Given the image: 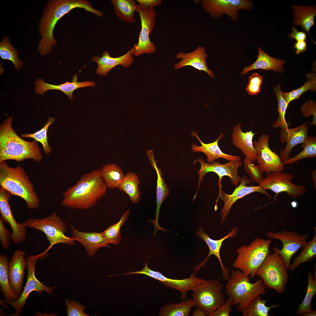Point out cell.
<instances>
[{
	"mask_svg": "<svg viewBox=\"0 0 316 316\" xmlns=\"http://www.w3.org/2000/svg\"><path fill=\"white\" fill-rule=\"evenodd\" d=\"M80 8L92 13L99 17L103 13L93 8L85 0H50L47 1L43 15L39 23L38 30L42 38L39 42L37 50L42 55L50 52L56 42L53 36L54 28L58 21L74 8Z\"/></svg>",
	"mask_w": 316,
	"mask_h": 316,
	"instance_id": "1",
	"label": "cell"
},
{
	"mask_svg": "<svg viewBox=\"0 0 316 316\" xmlns=\"http://www.w3.org/2000/svg\"><path fill=\"white\" fill-rule=\"evenodd\" d=\"M107 188L100 170L95 169L83 174L76 184L63 193L61 204L70 208L88 209L105 195Z\"/></svg>",
	"mask_w": 316,
	"mask_h": 316,
	"instance_id": "2",
	"label": "cell"
},
{
	"mask_svg": "<svg viewBox=\"0 0 316 316\" xmlns=\"http://www.w3.org/2000/svg\"><path fill=\"white\" fill-rule=\"evenodd\" d=\"M13 119L8 117L0 126V162L8 160L19 162L29 159L40 162L42 155L37 142L25 141L17 135L12 126Z\"/></svg>",
	"mask_w": 316,
	"mask_h": 316,
	"instance_id": "3",
	"label": "cell"
},
{
	"mask_svg": "<svg viewBox=\"0 0 316 316\" xmlns=\"http://www.w3.org/2000/svg\"><path fill=\"white\" fill-rule=\"evenodd\" d=\"M0 186L13 195L19 196L26 202L27 207L35 209L39 206L38 196L34 185L24 169L20 165L9 166L5 162H0Z\"/></svg>",
	"mask_w": 316,
	"mask_h": 316,
	"instance_id": "4",
	"label": "cell"
},
{
	"mask_svg": "<svg viewBox=\"0 0 316 316\" xmlns=\"http://www.w3.org/2000/svg\"><path fill=\"white\" fill-rule=\"evenodd\" d=\"M250 276L242 271L233 270L226 285V292L232 299L237 310L241 311L255 297L265 294L266 286L261 278L254 283L250 281Z\"/></svg>",
	"mask_w": 316,
	"mask_h": 316,
	"instance_id": "5",
	"label": "cell"
},
{
	"mask_svg": "<svg viewBox=\"0 0 316 316\" xmlns=\"http://www.w3.org/2000/svg\"><path fill=\"white\" fill-rule=\"evenodd\" d=\"M272 239H260L258 237L247 246L242 245L237 249V258L232 266L240 269L251 279L266 257L270 253L269 246Z\"/></svg>",
	"mask_w": 316,
	"mask_h": 316,
	"instance_id": "6",
	"label": "cell"
},
{
	"mask_svg": "<svg viewBox=\"0 0 316 316\" xmlns=\"http://www.w3.org/2000/svg\"><path fill=\"white\" fill-rule=\"evenodd\" d=\"M288 270L282 257L274 251L266 257L256 274L262 279L266 288L282 293L288 281Z\"/></svg>",
	"mask_w": 316,
	"mask_h": 316,
	"instance_id": "7",
	"label": "cell"
},
{
	"mask_svg": "<svg viewBox=\"0 0 316 316\" xmlns=\"http://www.w3.org/2000/svg\"><path fill=\"white\" fill-rule=\"evenodd\" d=\"M24 222L26 226L41 231L46 236L50 245L41 253L42 255L47 254L48 251L57 244L62 243L69 245L75 244V241L72 237L65 234L66 230V224L56 213L40 219L29 218Z\"/></svg>",
	"mask_w": 316,
	"mask_h": 316,
	"instance_id": "8",
	"label": "cell"
},
{
	"mask_svg": "<svg viewBox=\"0 0 316 316\" xmlns=\"http://www.w3.org/2000/svg\"><path fill=\"white\" fill-rule=\"evenodd\" d=\"M223 285L216 279L205 280L193 288L192 298L195 306L202 308L208 316L225 302Z\"/></svg>",
	"mask_w": 316,
	"mask_h": 316,
	"instance_id": "9",
	"label": "cell"
},
{
	"mask_svg": "<svg viewBox=\"0 0 316 316\" xmlns=\"http://www.w3.org/2000/svg\"><path fill=\"white\" fill-rule=\"evenodd\" d=\"M201 5L212 18H219L224 14L234 21L239 20L238 11L251 10L254 6L252 1L247 0H201Z\"/></svg>",
	"mask_w": 316,
	"mask_h": 316,
	"instance_id": "10",
	"label": "cell"
},
{
	"mask_svg": "<svg viewBox=\"0 0 316 316\" xmlns=\"http://www.w3.org/2000/svg\"><path fill=\"white\" fill-rule=\"evenodd\" d=\"M40 258L37 255L28 256L26 259L28 269L27 279L23 292L18 300L11 301L5 300V302L12 306L15 310L14 316H18L21 312L27 298L30 294L33 291L41 293L43 291L46 292L50 295L53 294L54 288L46 286L39 281L35 275V267L37 260Z\"/></svg>",
	"mask_w": 316,
	"mask_h": 316,
	"instance_id": "11",
	"label": "cell"
},
{
	"mask_svg": "<svg viewBox=\"0 0 316 316\" xmlns=\"http://www.w3.org/2000/svg\"><path fill=\"white\" fill-rule=\"evenodd\" d=\"M294 177L293 175L282 171L272 172L263 178L259 185L265 190L276 193V197L279 193L285 192L289 197L295 199L304 194L306 188L303 186L293 184L291 180Z\"/></svg>",
	"mask_w": 316,
	"mask_h": 316,
	"instance_id": "12",
	"label": "cell"
},
{
	"mask_svg": "<svg viewBox=\"0 0 316 316\" xmlns=\"http://www.w3.org/2000/svg\"><path fill=\"white\" fill-rule=\"evenodd\" d=\"M136 11L140 17L141 29L138 43L134 45V55L139 56L144 54H150L156 50L155 45L150 39V35L154 28L157 13L154 8H146L137 4Z\"/></svg>",
	"mask_w": 316,
	"mask_h": 316,
	"instance_id": "13",
	"label": "cell"
},
{
	"mask_svg": "<svg viewBox=\"0 0 316 316\" xmlns=\"http://www.w3.org/2000/svg\"><path fill=\"white\" fill-rule=\"evenodd\" d=\"M266 234L270 238L279 239L282 243L281 249L279 250L275 246L273 250L282 257L288 270L291 258L305 244L309 236L308 234L300 235L294 231L286 230L275 232L270 231L267 232Z\"/></svg>",
	"mask_w": 316,
	"mask_h": 316,
	"instance_id": "14",
	"label": "cell"
},
{
	"mask_svg": "<svg viewBox=\"0 0 316 316\" xmlns=\"http://www.w3.org/2000/svg\"><path fill=\"white\" fill-rule=\"evenodd\" d=\"M200 164L201 167L200 170L197 171L199 174V180L197 190L193 199L194 200L196 197L204 177L208 172H213L217 174L219 179L218 186L220 187L221 186V178L224 176H229L232 184L236 186H237L239 183L241 182V178L238 174V169L242 164L241 160L230 161L224 164L215 161L212 163L208 164L205 162L201 158H198L196 160Z\"/></svg>",
	"mask_w": 316,
	"mask_h": 316,
	"instance_id": "15",
	"label": "cell"
},
{
	"mask_svg": "<svg viewBox=\"0 0 316 316\" xmlns=\"http://www.w3.org/2000/svg\"><path fill=\"white\" fill-rule=\"evenodd\" d=\"M269 135L264 134L257 141L255 140L253 143L257 154V163L263 172L266 173L267 175L272 172L282 171L285 169L279 155L269 148Z\"/></svg>",
	"mask_w": 316,
	"mask_h": 316,
	"instance_id": "16",
	"label": "cell"
},
{
	"mask_svg": "<svg viewBox=\"0 0 316 316\" xmlns=\"http://www.w3.org/2000/svg\"><path fill=\"white\" fill-rule=\"evenodd\" d=\"M128 274H142L159 281L165 286L177 290L181 294L182 300H186L188 291L195 286L204 282L206 280L197 277L193 273L188 278L183 279H175L167 278L158 271L151 269L145 262L144 268L141 271L128 272Z\"/></svg>",
	"mask_w": 316,
	"mask_h": 316,
	"instance_id": "17",
	"label": "cell"
},
{
	"mask_svg": "<svg viewBox=\"0 0 316 316\" xmlns=\"http://www.w3.org/2000/svg\"><path fill=\"white\" fill-rule=\"evenodd\" d=\"M252 181L251 180L249 179L245 175H244L241 178L240 184L236 188L231 194H228L220 189L218 198H220L224 203L221 211L220 223L221 225L224 223L225 220L232 206L238 199L255 192L264 194L269 199L272 198L266 190L262 189L260 185L257 186L253 185L248 186L246 185L250 184Z\"/></svg>",
	"mask_w": 316,
	"mask_h": 316,
	"instance_id": "18",
	"label": "cell"
},
{
	"mask_svg": "<svg viewBox=\"0 0 316 316\" xmlns=\"http://www.w3.org/2000/svg\"><path fill=\"white\" fill-rule=\"evenodd\" d=\"M12 194L7 190L1 188L0 189V216L5 222L9 224L12 230L11 239L16 244L23 242L26 238L25 224L18 223L15 219L12 213L9 201Z\"/></svg>",
	"mask_w": 316,
	"mask_h": 316,
	"instance_id": "19",
	"label": "cell"
},
{
	"mask_svg": "<svg viewBox=\"0 0 316 316\" xmlns=\"http://www.w3.org/2000/svg\"><path fill=\"white\" fill-rule=\"evenodd\" d=\"M238 228H233L231 231L222 238L215 240L211 239L204 232L201 227L197 231L196 235L202 239L207 245L209 250L208 255L205 259L198 263L194 268V273H195L203 267L207 262L208 258L212 255H213L218 259L222 272V279L225 281L228 280L230 277L229 269L223 265L220 254V249L223 241L226 239L236 237L238 233Z\"/></svg>",
	"mask_w": 316,
	"mask_h": 316,
	"instance_id": "20",
	"label": "cell"
},
{
	"mask_svg": "<svg viewBox=\"0 0 316 316\" xmlns=\"http://www.w3.org/2000/svg\"><path fill=\"white\" fill-rule=\"evenodd\" d=\"M309 121L297 127L289 128H284L281 129L280 135V142L281 144L286 143L285 148L282 149L279 154L282 162H284L289 158V154L292 148L296 145L302 143L307 136V133L309 126H307Z\"/></svg>",
	"mask_w": 316,
	"mask_h": 316,
	"instance_id": "21",
	"label": "cell"
},
{
	"mask_svg": "<svg viewBox=\"0 0 316 316\" xmlns=\"http://www.w3.org/2000/svg\"><path fill=\"white\" fill-rule=\"evenodd\" d=\"M208 55L205 52V48L201 45L198 46L195 50L190 52L185 53L180 51L176 54V57L181 60L174 64V68L177 70L190 66L200 71H204L211 77L214 78L213 72L208 68L206 64Z\"/></svg>",
	"mask_w": 316,
	"mask_h": 316,
	"instance_id": "22",
	"label": "cell"
},
{
	"mask_svg": "<svg viewBox=\"0 0 316 316\" xmlns=\"http://www.w3.org/2000/svg\"><path fill=\"white\" fill-rule=\"evenodd\" d=\"M134 45L125 54L117 57H111L109 52L107 51H104L100 57L96 56H92V60L96 62L98 65L96 73L105 76L110 70L118 65H120L125 68H128L134 61L133 55L134 54Z\"/></svg>",
	"mask_w": 316,
	"mask_h": 316,
	"instance_id": "23",
	"label": "cell"
},
{
	"mask_svg": "<svg viewBox=\"0 0 316 316\" xmlns=\"http://www.w3.org/2000/svg\"><path fill=\"white\" fill-rule=\"evenodd\" d=\"M241 123L238 122L232 129V144L240 149L245 158L253 163L257 159V154L253 144V139L256 133L252 130L243 132L241 129Z\"/></svg>",
	"mask_w": 316,
	"mask_h": 316,
	"instance_id": "24",
	"label": "cell"
},
{
	"mask_svg": "<svg viewBox=\"0 0 316 316\" xmlns=\"http://www.w3.org/2000/svg\"><path fill=\"white\" fill-rule=\"evenodd\" d=\"M71 228L72 234L71 237L84 247L90 257L95 255L99 248L103 247H110L107 242L102 232L80 231L76 229L72 225H71Z\"/></svg>",
	"mask_w": 316,
	"mask_h": 316,
	"instance_id": "25",
	"label": "cell"
},
{
	"mask_svg": "<svg viewBox=\"0 0 316 316\" xmlns=\"http://www.w3.org/2000/svg\"><path fill=\"white\" fill-rule=\"evenodd\" d=\"M25 253L15 251L9 262L8 276L10 285L13 291L19 295L22 290V285L26 264Z\"/></svg>",
	"mask_w": 316,
	"mask_h": 316,
	"instance_id": "26",
	"label": "cell"
},
{
	"mask_svg": "<svg viewBox=\"0 0 316 316\" xmlns=\"http://www.w3.org/2000/svg\"><path fill=\"white\" fill-rule=\"evenodd\" d=\"M72 80L71 82L67 81L60 85H54L47 83L43 79L38 78L35 82V92L38 94L42 95L49 90H58L63 92L70 100H72L73 93L76 89L85 87H94L96 85V83L93 81L78 82L77 74L74 75Z\"/></svg>",
	"mask_w": 316,
	"mask_h": 316,
	"instance_id": "27",
	"label": "cell"
},
{
	"mask_svg": "<svg viewBox=\"0 0 316 316\" xmlns=\"http://www.w3.org/2000/svg\"><path fill=\"white\" fill-rule=\"evenodd\" d=\"M192 134L197 138L201 145L199 146L192 144L191 150L193 152H201L205 154L207 156V163H212L215 160L221 158L229 161L241 160L240 156L225 154L221 151L219 146L218 143L219 140L224 137V134L223 133H220L218 137L214 142L208 144H205L202 142L196 132H193Z\"/></svg>",
	"mask_w": 316,
	"mask_h": 316,
	"instance_id": "28",
	"label": "cell"
},
{
	"mask_svg": "<svg viewBox=\"0 0 316 316\" xmlns=\"http://www.w3.org/2000/svg\"><path fill=\"white\" fill-rule=\"evenodd\" d=\"M152 166L154 169L157 175V186L156 188V208L155 211V219L153 220H148V222L153 223L155 226L154 235H155L158 230H160L163 231L166 229L161 228L159 225L158 219L159 212L161 206L164 200L168 197L170 193L169 189L164 180L162 178L161 170L157 166L156 162L154 159V155L149 157Z\"/></svg>",
	"mask_w": 316,
	"mask_h": 316,
	"instance_id": "29",
	"label": "cell"
},
{
	"mask_svg": "<svg viewBox=\"0 0 316 316\" xmlns=\"http://www.w3.org/2000/svg\"><path fill=\"white\" fill-rule=\"evenodd\" d=\"M258 55L257 60L252 64L245 67L241 74H247L248 72L255 69L273 70L276 72L283 73L284 71L283 65L285 61L272 57L266 53L261 48L257 49Z\"/></svg>",
	"mask_w": 316,
	"mask_h": 316,
	"instance_id": "30",
	"label": "cell"
},
{
	"mask_svg": "<svg viewBox=\"0 0 316 316\" xmlns=\"http://www.w3.org/2000/svg\"><path fill=\"white\" fill-rule=\"evenodd\" d=\"M294 16L293 25H300L303 28L302 31H306L310 36L309 33L311 28L315 25L314 18L316 14V6H303L294 4L292 6Z\"/></svg>",
	"mask_w": 316,
	"mask_h": 316,
	"instance_id": "31",
	"label": "cell"
},
{
	"mask_svg": "<svg viewBox=\"0 0 316 316\" xmlns=\"http://www.w3.org/2000/svg\"><path fill=\"white\" fill-rule=\"evenodd\" d=\"M140 183L138 176L134 172H129L125 175L118 188L128 195L133 203L136 204L140 200L141 192L139 188Z\"/></svg>",
	"mask_w": 316,
	"mask_h": 316,
	"instance_id": "32",
	"label": "cell"
},
{
	"mask_svg": "<svg viewBox=\"0 0 316 316\" xmlns=\"http://www.w3.org/2000/svg\"><path fill=\"white\" fill-rule=\"evenodd\" d=\"M116 16L126 23H133L136 22L134 13L137 4L133 0H111Z\"/></svg>",
	"mask_w": 316,
	"mask_h": 316,
	"instance_id": "33",
	"label": "cell"
},
{
	"mask_svg": "<svg viewBox=\"0 0 316 316\" xmlns=\"http://www.w3.org/2000/svg\"><path fill=\"white\" fill-rule=\"evenodd\" d=\"M9 262L4 255H0V285L4 297L11 301L18 299L20 297L13 289L9 282L8 276Z\"/></svg>",
	"mask_w": 316,
	"mask_h": 316,
	"instance_id": "34",
	"label": "cell"
},
{
	"mask_svg": "<svg viewBox=\"0 0 316 316\" xmlns=\"http://www.w3.org/2000/svg\"><path fill=\"white\" fill-rule=\"evenodd\" d=\"M102 178L107 188H118L125 175L123 171L115 164H107L100 169Z\"/></svg>",
	"mask_w": 316,
	"mask_h": 316,
	"instance_id": "35",
	"label": "cell"
},
{
	"mask_svg": "<svg viewBox=\"0 0 316 316\" xmlns=\"http://www.w3.org/2000/svg\"><path fill=\"white\" fill-rule=\"evenodd\" d=\"M195 306L193 298L182 300L178 303H170L161 308L159 315L161 316H188L192 308Z\"/></svg>",
	"mask_w": 316,
	"mask_h": 316,
	"instance_id": "36",
	"label": "cell"
},
{
	"mask_svg": "<svg viewBox=\"0 0 316 316\" xmlns=\"http://www.w3.org/2000/svg\"><path fill=\"white\" fill-rule=\"evenodd\" d=\"M269 298L265 300L261 299L260 295L253 299L241 311L243 316H269L270 309L276 308L281 304L268 307L266 303Z\"/></svg>",
	"mask_w": 316,
	"mask_h": 316,
	"instance_id": "37",
	"label": "cell"
},
{
	"mask_svg": "<svg viewBox=\"0 0 316 316\" xmlns=\"http://www.w3.org/2000/svg\"><path fill=\"white\" fill-rule=\"evenodd\" d=\"M315 234L312 240L308 242L302 248L303 250L297 257H295L290 264L288 270L296 269L303 263L311 261L316 257V227H315Z\"/></svg>",
	"mask_w": 316,
	"mask_h": 316,
	"instance_id": "38",
	"label": "cell"
},
{
	"mask_svg": "<svg viewBox=\"0 0 316 316\" xmlns=\"http://www.w3.org/2000/svg\"><path fill=\"white\" fill-rule=\"evenodd\" d=\"M0 56L3 59L11 61L17 70L23 65V61L18 58L17 50L11 44L8 37H4L0 42Z\"/></svg>",
	"mask_w": 316,
	"mask_h": 316,
	"instance_id": "39",
	"label": "cell"
},
{
	"mask_svg": "<svg viewBox=\"0 0 316 316\" xmlns=\"http://www.w3.org/2000/svg\"><path fill=\"white\" fill-rule=\"evenodd\" d=\"M306 78L307 81L299 88L289 92H282V97L287 103L289 104L291 101L298 99L302 94L309 90L316 92V74L312 73L307 74Z\"/></svg>",
	"mask_w": 316,
	"mask_h": 316,
	"instance_id": "40",
	"label": "cell"
},
{
	"mask_svg": "<svg viewBox=\"0 0 316 316\" xmlns=\"http://www.w3.org/2000/svg\"><path fill=\"white\" fill-rule=\"evenodd\" d=\"M130 212V209L126 211L117 223L109 226L102 232L104 238L108 244L117 245L120 243L121 238L120 229L128 218Z\"/></svg>",
	"mask_w": 316,
	"mask_h": 316,
	"instance_id": "41",
	"label": "cell"
},
{
	"mask_svg": "<svg viewBox=\"0 0 316 316\" xmlns=\"http://www.w3.org/2000/svg\"><path fill=\"white\" fill-rule=\"evenodd\" d=\"M303 150L295 156L290 158L283 162L284 165L294 164L297 161L305 158L316 157V137L307 135L305 141L302 143Z\"/></svg>",
	"mask_w": 316,
	"mask_h": 316,
	"instance_id": "42",
	"label": "cell"
},
{
	"mask_svg": "<svg viewBox=\"0 0 316 316\" xmlns=\"http://www.w3.org/2000/svg\"><path fill=\"white\" fill-rule=\"evenodd\" d=\"M54 120V118L49 117L45 125L40 130L33 133H23L21 137L23 138H32L36 142H40L42 145L45 153L48 154L51 152V149L48 144L47 132L49 127L53 123Z\"/></svg>",
	"mask_w": 316,
	"mask_h": 316,
	"instance_id": "43",
	"label": "cell"
},
{
	"mask_svg": "<svg viewBox=\"0 0 316 316\" xmlns=\"http://www.w3.org/2000/svg\"><path fill=\"white\" fill-rule=\"evenodd\" d=\"M274 91L278 102L277 110L279 115L276 121L273 123L272 127L274 128L279 127L281 129L288 128L289 125L285 120V115L289 104L286 102L282 97V92L280 85L278 84L274 88Z\"/></svg>",
	"mask_w": 316,
	"mask_h": 316,
	"instance_id": "44",
	"label": "cell"
},
{
	"mask_svg": "<svg viewBox=\"0 0 316 316\" xmlns=\"http://www.w3.org/2000/svg\"><path fill=\"white\" fill-rule=\"evenodd\" d=\"M307 276L308 286L306 294L302 302L298 306L297 311V314L300 316L312 310L311 301L314 296L316 294V281L313 279L311 272L308 273Z\"/></svg>",
	"mask_w": 316,
	"mask_h": 316,
	"instance_id": "45",
	"label": "cell"
},
{
	"mask_svg": "<svg viewBox=\"0 0 316 316\" xmlns=\"http://www.w3.org/2000/svg\"><path fill=\"white\" fill-rule=\"evenodd\" d=\"M243 167L251 180L259 184L262 179L263 173L260 165H255L245 158L244 160Z\"/></svg>",
	"mask_w": 316,
	"mask_h": 316,
	"instance_id": "46",
	"label": "cell"
},
{
	"mask_svg": "<svg viewBox=\"0 0 316 316\" xmlns=\"http://www.w3.org/2000/svg\"><path fill=\"white\" fill-rule=\"evenodd\" d=\"M67 308L66 310L68 316H88L84 311L86 306L81 304L75 300L69 301L68 299H65Z\"/></svg>",
	"mask_w": 316,
	"mask_h": 316,
	"instance_id": "47",
	"label": "cell"
},
{
	"mask_svg": "<svg viewBox=\"0 0 316 316\" xmlns=\"http://www.w3.org/2000/svg\"><path fill=\"white\" fill-rule=\"evenodd\" d=\"M301 111L305 118L313 115L312 121L309 123V126L313 125L316 126V103L312 100L306 101L300 107Z\"/></svg>",
	"mask_w": 316,
	"mask_h": 316,
	"instance_id": "48",
	"label": "cell"
},
{
	"mask_svg": "<svg viewBox=\"0 0 316 316\" xmlns=\"http://www.w3.org/2000/svg\"><path fill=\"white\" fill-rule=\"evenodd\" d=\"M234 305L233 300L228 297L224 302L214 312L208 316H229L232 310V306Z\"/></svg>",
	"mask_w": 316,
	"mask_h": 316,
	"instance_id": "49",
	"label": "cell"
},
{
	"mask_svg": "<svg viewBox=\"0 0 316 316\" xmlns=\"http://www.w3.org/2000/svg\"><path fill=\"white\" fill-rule=\"evenodd\" d=\"M5 222L2 218L0 217V239L2 248L7 249L9 247L11 233L5 226Z\"/></svg>",
	"mask_w": 316,
	"mask_h": 316,
	"instance_id": "50",
	"label": "cell"
},
{
	"mask_svg": "<svg viewBox=\"0 0 316 316\" xmlns=\"http://www.w3.org/2000/svg\"><path fill=\"white\" fill-rule=\"evenodd\" d=\"M288 37L290 39H294L297 41H306L307 34L305 32H299L295 28H292V32Z\"/></svg>",
	"mask_w": 316,
	"mask_h": 316,
	"instance_id": "51",
	"label": "cell"
},
{
	"mask_svg": "<svg viewBox=\"0 0 316 316\" xmlns=\"http://www.w3.org/2000/svg\"><path fill=\"white\" fill-rule=\"evenodd\" d=\"M139 4L146 8H153L162 4L161 0H136Z\"/></svg>",
	"mask_w": 316,
	"mask_h": 316,
	"instance_id": "52",
	"label": "cell"
},
{
	"mask_svg": "<svg viewBox=\"0 0 316 316\" xmlns=\"http://www.w3.org/2000/svg\"><path fill=\"white\" fill-rule=\"evenodd\" d=\"M293 47L296 49V54L298 55L305 51L307 47L306 41H297Z\"/></svg>",
	"mask_w": 316,
	"mask_h": 316,
	"instance_id": "53",
	"label": "cell"
},
{
	"mask_svg": "<svg viewBox=\"0 0 316 316\" xmlns=\"http://www.w3.org/2000/svg\"><path fill=\"white\" fill-rule=\"evenodd\" d=\"M263 81L262 76L257 73L252 74L248 78V83L261 86Z\"/></svg>",
	"mask_w": 316,
	"mask_h": 316,
	"instance_id": "54",
	"label": "cell"
},
{
	"mask_svg": "<svg viewBox=\"0 0 316 316\" xmlns=\"http://www.w3.org/2000/svg\"><path fill=\"white\" fill-rule=\"evenodd\" d=\"M261 89V86L248 83L246 90L250 95H257L260 92Z\"/></svg>",
	"mask_w": 316,
	"mask_h": 316,
	"instance_id": "55",
	"label": "cell"
},
{
	"mask_svg": "<svg viewBox=\"0 0 316 316\" xmlns=\"http://www.w3.org/2000/svg\"><path fill=\"white\" fill-rule=\"evenodd\" d=\"M193 316H207L203 309L200 307H196L195 310L192 313Z\"/></svg>",
	"mask_w": 316,
	"mask_h": 316,
	"instance_id": "56",
	"label": "cell"
},
{
	"mask_svg": "<svg viewBox=\"0 0 316 316\" xmlns=\"http://www.w3.org/2000/svg\"><path fill=\"white\" fill-rule=\"evenodd\" d=\"M311 178L313 181L314 188L316 189V170L314 169L312 171L311 174Z\"/></svg>",
	"mask_w": 316,
	"mask_h": 316,
	"instance_id": "57",
	"label": "cell"
},
{
	"mask_svg": "<svg viewBox=\"0 0 316 316\" xmlns=\"http://www.w3.org/2000/svg\"><path fill=\"white\" fill-rule=\"evenodd\" d=\"M316 316V310H312L306 312L301 316Z\"/></svg>",
	"mask_w": 316,
	"mask_h": 316,
	"instance_id": "58",
	"label": "cell"
},
{
	"mask_svg": "<svg viewBox=\"0 0 316 316\" xmlns=\"http://www.w3.org/2000/svg\"><path fill=\"white\" fill-rule=\"evenodd\" d=\"M291 205L293 208H296L298 206V203L296 201H293L291 202Z\"/></svg>",
	"mask_w": 316,
	"mask_h": 316,
	"instance_id": "59",
	"label": "cell"
},
{
	"mask_svg": "<svg viewBox=\"0 0 316 316\" xmlns=\"http://www.w3.org/2000/svg\"><path fill=\"white\" fill-rule=\"evenodd\" d=\"M316 264H315L314 265V275L313 276V279L316 281Z\"/></svg>",
	"mask_w": 316,
	"mask_h": 316,
	"instance_id": "60",
	"label": "cell"
}]
</instances>
